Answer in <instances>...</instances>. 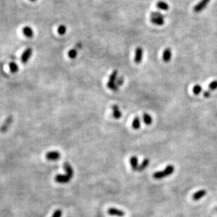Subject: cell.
<instances>
[{
  "instance_id": "obj_10",
  "label": "cell",
  "mask_w": 217,
  "mask_h": 217,
  "mask_svg": "<svg viewBox=\"0 0 217 217\" xmlns=\"http://www.w3.org/2000/svg\"><path fill=\"white\" fill-rule=\"evenodd\" d=\"M207 195V191L204 189H202L198 190L197 192L195 193L193 195V200H195V201H197V200H200L202 198H203L205 195Z\"/></svg>"
},
{
  "instance_id": "obj_17",
  "label": "cell",
  "mask_w": 217,
  "mask_h": 217,
  "mask_svg": "<svg viewBox=\"0 0 217 217\" xmlns=\"http://www.w3.org/2000/svg\"><path fill=\"white\" fill-rule=\"evenodd\" d=\"M149 163H150L149 159L145 158V159L143 160V161L141 162V164L139 165L138 171H143V170H145V169L148 167V165H149Z\"/></svg>"
},
{
  "instance_id": "obj_4",
  "label": "cell",
  "mask_w": 217,
  "mask_h": 217,
  "mask_svg": "<svg viewBox=\"0 0 217 217\" xmlns=\"http://www.w3.org/2000/svg\"><path fill=\"white\" fill-rule=\"evenodd\" d=\"M13 117L12 116H9L6 118V120L4 121V124L2 125V127H0V131L2 132V133H4V132L7 131L8 130L9 127L11 126V124H12L13 122Z\"/></svg>"
},
{
  "instance_id": "obj_7",
  "label": "cell",
  "mask_w": 217,
  "mask_h": 217,
  "mask_svg": "<svg viewBox=\"0 0 217 217\" xmlns=\"http://www.w3.org/2000/svg\"><path fill=\"white\" fill-rule=\"evenodd\" d=\"M71 178L66 175H63V174H58L55 176V181L58 183H67L70 182Z\"/></svg>"
},
{
  "instance_id": "obj_30",
  "label": "cell",
  "mask_w": 217,
  "mask_h": 217,
  "mask_svg": "<svg viewBox=\"0 0 217 217\" xmlns=\"http://www.w3.org/2000/svg\"><path fill=\"white\" fill-rule=\"evenodd\" d=\"M203 95L204 97H206V98H209V96H211V92L209 91H204V94H203Z\"/></svg>"
},
{
  "instance_id": "obj_19",
  "label": "cell",
  "mask_w": 217,
  "mask_h": 217,
  "mask_svg": "<svg viewBox=\"0 0 217 217\" xmlns=\"http://www.w3.org/2000/svg\"><path fill=\"white\" fill-rule=\"evenodd\" d=\"M132 127L135 130H138L141 127V120L138 117H136L132 122Z\"/></svg>"
},
{
  "instance_id": "obj_28",
  "label": "cell",
  "mask_w": 217,
  "mask_h": 217,
  "mask_svg": "<svg viewBox=\"0 0 217 217\" xmlns=\"http://www.w3.org/2000/svg\"><path fill=\"white\" fill-rule=\"evenodd\" d=\"M124 77H120L119 78H117V80H116V84H117V86H122V84H124Z\"/></svg>"
},
{
  "instance_id": "obj_13",
  "label": "cell",
  "mask_w": 217,
  "mask_h": 217,
  "mask_svg": "<svg viewBox=\"0 0 217 217\" xmlns=\"http://www.w3.org/2000/svg\"><path fill=\"white\" fill-rule=\"evenodd\" d=\"M23 33L25 37H29V38H32L34 36V30L30 26H25L23 28Z\"/></svg>"
},
{
  "instance_id": "obj_9",
  "label": "cell",
  "mask_w": 217,
  "mask_h": 217,
  "mask_svg": "<svg viewBox=\"0 0 217 217\" xmlns=\"http://www.w3.org/2000/svg\"><path fill=\"white\" fill-rule=\"evenodd\" d=\"M63 167H64V169L66 172V175H67L68 177L72 178L73 176H74V171H73V169L71 167V165L68 163V162H65L64 164H63Z\"/></svg>"
},
{
  "instance_id": "obj_27",
  "label": "cell",
  "mask_w": 217,
  "mask_h": 217,
  "mask_svg": "<svg viewBox=\"0 0 217 217\" xmlns=\"http://www.w3.org/2000/svg\"><path fill=\"white\" fill-rule=\"evenodd\" d=\"M63 215V212L61 209H56V210L53 212V214L52 217H61Z\"/></svg>"
},
{
  "instance_id": "obj_18",
  "label": "cell",
  "mask_w": 217,
  "mask_h": 217,
  "mask_svg": "<svg viewBox=\"0 0 217 217\" xmlns=\"http://www.w3.org/2000/svg\"><path fill=\"white\" fill-rule=\"evenodd\" d=\"M143 120L145 124L150 125L153 122V118L148 113H143Z\"/></svg>"
},
{
  "instance_id": "obj_31",
  "label": "cell",
  "mask_w": 217,
  "mask_h": 217,
  "mask_svg": "<svg viewBox=\"0 0 217 217\" xmlns=\"http://www.w3.org/2000/svg\"><path fill=\"white\" fill-rule=\"evenodd\" d=\"M30 1H31V2H36L37 0H30Z\"/></svg>"
},
{
  "instance_id": "obj_12",
  "label": "cell",
  "mask_w": 217,
  "mask_h": 217,
  "mask_svg": "<svg viewBox=\"0 0 217 217\" xmlns=\"http://www.w3.org/2000/svg\"><path fill=\"white\" fill-rule=\"evenodd\" d=\"M112 115L113 117H114L115 119H120L122 117V112L120 111V108L118 107V105H114L112 106Z\"/></svg>"
},
{
  "instance_id": "obj_24",
  "label": "cell",
  "mask_w": 217,
  "mask_h": 217,
  "mask_svg": "<svg viewBox=\"0 0 217 217\" xmlns=\"http://www.w3.org/2000/svg\"><path fill=\"white\" fill-rule=\"evenodd\" d=\"M57 31L60 35H64L67 32V27L65 25H61L58 26Z\"/></svg>"
},
{
  "instance_id": "obj_21",
  "label": "cell",
  "mask_w": 217,
  "mask_h": 217,
  "mask_svg": "<svg viewBox=\"0 0 217 217\" xmlns=\"http://www.w3.org/2000/svg\"><path fill=\"white\" fill-rule=\"evenodd\" d=\"M9 69L12 73H16L19 70V68H18L17 63L15 62H11L9 63Z\"/></svg>"
},
{
  "instance_id": "obj_3",
  "label": "cell",
  "mask_w": 217,
  "mask_h": 217,
  "mask_svg": "<svg viewBox=\"0 0 217 217\" xmlns=\"http://www.w3.org/2000/svg\"><path fill=\"white\" fill-rule=\"evenodd\" d=\"M211 0H201L199 3H197L196 5L193 8V11L195 13H200L203 10V9L207 6V4H209V2Z\"/></svg>"
},
{
  "instance_id": "obj_29",
  "label": "cell",
  "mask_w": 217,
  "mask_h": 217,
  "mask_svg": "<svg viewBox=\"0 0 217 217\" xmlns=\"http://www.w3.org/2000/svg\"><path fill=\"white\" fill-rule=\"evenodd\" d=\"M150 16H151V17H158V18H164V16L163 14H162L160 12H153L150 14Z\"/></svg>"
},
{
  "instance_id": "obj_5",
  "label": "cell",
  "mask_w": 217,
  "mask_h": 217,
  "mask_svg": "<svg viewBox=\"0 0 217 217\" xmlns=\"http://www.w3.org/2000/svg\"><path fill=\"white\" fill-rule=\"evenodd\" d=\"M143 51L141 47L136 48L135 51V56H134V62H135L136 64H139V63H141L143 59Z\"/></svg>"
},
{
  "instance_id": "obj_25",
  "label": "cell",
  "mask_w": 217,
  "mask_h": 217,
  "mask_svg": "<svg viewBox=\"0 0 217 217\" xmlns=\"http://www.w3.org/2000/svg\"><path fill=\"white\" fill-rule=\"evenodd\" d=\"M193 91L194 94L195 95H198V94H200V93H202V86H200V84H197V85L194 86L193 89Z\"/></svg>"
},
{
  "instance_id": "obj_8",
  "label": "cell",
  "mask_w": 217,
  "mask_h": 217,
  "mask_svg": "<svg viewBox=\"0 0 217 217\" xmlns=\"http://www.w3.org/2000/svg\"><path fill=\"white\" fill-rule=\"evenodd\" d=\"M108 213L111 216H118V217H122L125 215V213L122 210H120V209H115V208H110L108 209Z\"/></svg>"
},
{
  "instance_id": "obj_1",
  "label": "cell",
  "mask_w": 217,
  "mask_h": 217,
  "mask_svg": "<svg viewBox=\"0 0 217 217\" xmlns=\"http://www.w3.org/2000/svg\"><path fill=\"white\" fill-rule=\"evenodd\" d=\"M174 171H175V167H174V166H173V165L171 164H169L168 166L165 167L164 170L155 172V173L153 174V176L155 179L160 180V179L164 178L169 176H171V174L174 173Z\"/></svg>"
},
{
  "instance_id": "obj_2",
  "label": "cell",
  "mask_w": 217,
  "mask_h": 217,
  "mask_svg": "<svg viewBox=\"0 0 217 217\" xmlns=\"http://www.w3.org/2000/svg\"><path fill=\"white\" fill-rule=\"evenodd\" d=\"M32 53H33V50L32 48H30V47L25 49V50L23 51V53H22V56H21V58H20L21 63H23V64L27 63L28 62V61L30 60V58H31Z\"/></svg>"
},
{
  "instance_id": "obj_22",
  "label": "cell",
  "mask_w": 217,
  "mask_h": 217,
  "mask_svg": "<svg viewBox=\"0 0 217 217\" xmlns=\"http://www.w3.org/2000/svg\"><path fill=\"white\" fill-rule=\"evenodd\" d=\"M107 86L110 89H111V90L114 91H118V89H119V86L117 85L116 82H110V81H108L107 82Z\"/></svg>"
},
{
  "instance_id": "obj_26",
  "label": "cell",
  "mask_w": 217,
  "mask_h": 217,
  "mask_svg": "<svg viewBox=\"0 0 217 217\" xmlns=\"http://www.w3.org/2000/svg\"><path fill=\"white\" fill-rule=\"evenodd\" d=\"M209 89L211 91L216 90V89H217V80H214V81L211 82V83L209 84Z\"/></svg>"
},
{
  "instance_id": "obj_11",
  "label": "cell",
  "mask_w": 217,
  "mask_h": 217,
  "mask_svg": "<svg viewBox=\"0 0 217 217\" xmlns=\"http://www.w3.org/2000/svg\"><path fill=\"white\" fill-rule=\"evenodd\" d=\"M171 55L172 53H171V49L167 48L164 51L163 54H162V59H163V61L165 63H168L169 62V61L171 60Z\"/></svg>"
},
{
  "instance_id": "obj_16",
  "label": "cell",
  "mask_w": 217,
  "mask_h": 217,
  "mask_svg": "<svg viewBox=\"0 0 217 217\" xmlns=\"http://www.w3.org/2000/svg\"><path fill=\"white\" fill-rule=\"evenodd\" d=\"M156 6L158 9H160V10H163V11H167L169 9V4L163 1L158 2L156 4Z\"/></svg>"
},
{
  "instance_id": "obj_15",
  "label": "cell",
  "mask_w": 217,
  "mask_h": 217,
  "mask_svg": "<svg viewBox=\"0 0 217 217\" xmlns=\"http://www.w3.org/2000/svg\"><path fill=\"white\" fill-rule=\"evenodd\" d=\"M150 21L153 24L156 25H162L164 23V18H158V17H150Z\"/></svg>"
},
{
  "instance_id": "obj_20",
  "label": "cell",
  "mask_w": 217,
  "mask_h": 217,
  "mask_svg": "<svg viewBox=\"0 0 217 217\" xmlns=\"http://www.w3.org/2000/svg\"><path fill=\"white\" fill-rule=\"evenodd\" d=\"M78 50L79 49L76 48V47L70 49V50L68 51V56H69V58H71V59H75V58H76V57L77 56V53H78Z\"/></svg>"
},
{
  "instance_id": "obj_14",
  "label": "cell",
  "mask_w": 217,
  "mask_h": 217,
  "mask_svg": "<svg viewBox=\"0 0 217 217\" xmlns=\"http://www.w3.org/2000/svg\"><path fill=\"white\" fill-rule=\"evenodd\" d=\"M130 164L131 166V168L134 171H138V160L136 156H132L130 158Z\"/></svg>"
},
{
  "instance_id": "obj_23",
  "label": "cell",
  "mask_w": 217,
  "mask_h": 217,
  "mask_svg": "<svg viewBox=\"0 0 217 217\" xmlns=\"http://www.w3.org/2000/svg\"><path fill=\"white\" fill-rule=\"evenodd\" d=\"M117 76H118V71H117V70H114V71L111 73V75H110L109 80H108V81L112 82H116Z\"/></svg>"
},
{
  "instance_id": "obj_6",
  "label": "cell",
  "mask_w": 217,
  "mask_h": 217,
  "mask_svg": "<svg viewBox=\"0 0 217 217\" xmlns=\"http://www.w3.org/2000/svg\"><path fill=\"white\" fill-rule=\"evenodd\" d=\"M61 157L60 153L58 151H51L47 153L46 154V158L48 160H51V161H55V160H58Z\"/></svg>"
}]
</instances>
